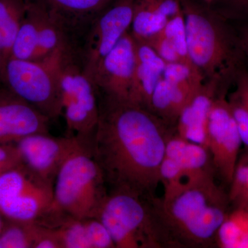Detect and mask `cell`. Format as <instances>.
<instances>
[{"label": "cell", "mask_w": 248, "mask_h": 248, "mask_svg": "<svg viewBox=\"0 0 248 248\" xmlns=\"http://www.w3.org/2000/svg\"><path fill=\"white\" fill-rule=\"evenodd\" d=\"M213 5L230 22L248 23V0H215Z\"/></svg>", "instance_id": "f1b7e54d"}, {"label": "cell", "mask_w": 248, "mask_h": 248, "mask_svg": "<svg viewBox=\"0 0 248 248\" xmlns=\"http://www.w3.org/2000/svg\"><path fill=\"white\" fill-rule=\"evenodd\" d=\"M230 87L231 85L224 84L220 88L210 109L207 127L208 149L216 177L228 187L243 144L227 99Z\"/></svg>", "instance_id": "9c48e42d"}, {"label": "cell", "mask_w": 248, "mask_h": 248, "mask_svg": "<svg viewBox=\"0 0 248 248\" xmlns=\"http://www.w3.org/2000/svg\"><path fill=\"white\" fill-rule=\"evenodd\" d=\"M172 248H215L229 208L228 191L216 178L188 183L153 199Z\"/></svg>", "instance_id": "7a4b0ae2"}, {"label": "cell", "mask_w": 248, "mask_h": 248, "mask_svg": "<svg viewBox=\"0 0 248 248\" xmlns=\"http://www.w3.org/2000/svg\"><path fill=\"white\" fill-rule=\"evenodd\" d=\"M53 184L23 164L1 173L0 214L12 221H45L53 207Z\"/></svg>", "instance_id": "52a82bcc"}, {"label": "cell", "mask_w": 248, "mask_h": 248, "mask_svg": "<svg viewBox=\"0 0 248 248\" xmlns=\"http://www.w3.org/2000/svg\"><path fill=\"white\" fill-rule=\"evenodd\" d=\"M203 1L204 3H205V4L212 6V5L213 4V3L215 2V0H203Z\"/></svg>", "instance_id": "836d02e7"}, {"label": "cell", "mask_w": 248, "mask_h": 248, "mask_svg": "<svg viewBox=\"0 0 248 248\" xmlns=\"http://www.w3.org/2000/svg\"><path fill=\"white\" fill-rule=\"evenodd\" d=\"M73 57L68 46L47 59L51 61L58 76L62 115L70 136L90 143L100 114L97 89Z\"/></svg>", "instance_id": "8992f818"}, {"label": "cell", "mask_w": 248, "mask_h": 248, "mask_svg": "<svg viewBox=\"0 0 248 248\" xmlns=\"http://www.w3.org/2000/svg\"><path fill=\"white\" fill-rule=\"evenodd\" d=\"M134 0H115L94 21L86 41L83 69L93 81L101 62L131 27Z\"/></svg>", "instance_id": "30bf717a"}, {"label": "cell", "mask_w": 248, "mask_h": 248, "mask_svg": "<svg viewBox=\"0 0 248 248\" xmlns=\"http://www.w3.org/2000/svg\"><path fill=\"white\" fill-rule=\"evenodd\" d=\"M26 1L27 11L15 41L11 58L35 60L42 9L37 3Z\"/></svg>", "instance_id": "ffe728a7"}, {"label": "cell", "mask_w": 248, "mask_h": 248, "mask_svg": "<svg viewBox=\"0 0 248 248\" xmlns=\"http://www.w3.org/2000/svg\"><path fill=\"white\" fill-rule=\"evenodd\" d=\"M182 11L180 0H134L130 32L135 40H146Z\"/></svg>", "instance_id": "e0dca14e"}, {"label": "cell", "mask_w": 248, "mask_h": 248, "mask_svg": "<svg viewBox=\"0 0 248 248\" xmlns=\"http://www.w3.org/2000/svg\"><path fill=\"white\" fill-rule=\"evenodd\" d=\"M180 1L191 61L205 81L231 83L236 72L246 66L234 26L210 5Z\"/></svg>", "instance_id": "3957f363"}, {"label": "cell", "mask_w": 248, "mask_h": 248, "mask_svg": "<svg viewBox=\"0 0 248 248\" xmlns=\"http://www.w3.org/2000/svg\"><path fill=\"white\" fill-rule=\"evenodd\" d=\"M162 31L164 35L172 42L185 64L191 68L197 69L189 56L186 37L185 18L183 11L174 17H171L162 29Z\"/></svg>", "instance_id": "d4e9b609"}, {"label": "cell", "mask_w": 248, "mask_h": 248, "mask_svg": "<svg viewBox=\"0 0 248 248\" xmlns=\"http://www.w3.org/2000/svg\"><path fill=\"white\" fill-rule=\"evenodd\" d=\"M50 119L9 89H0V144H15L36 133H48Z\"/></svg>", "instance_id": "4fadbf2b"}, {"label": "cell", "mask_w": 248, "mask_h": 248, "mask_svg": "<svg viewBox=\"0 0 248 248\" xmlns=\"http://www.w3.org/2000/svg\"><path fill=\"white\" fill-rule=\"evenodd\" d=\"M195 94L171 84L162 77L152 95L149 110L169 125L176 127L179 115Z\"/></svg>", "instance_id": "ac0fdd59"}, {"label": "cell", "mask_w": 248, "mask_h": 248, "mask_svg": "<svg viewBox=\"0 0 248 248\" xmlns=\"http://www.w3.org/2000/svg\"><path fill=\"white\" fill-rule=\"evenodd\" d=\"M227 99L238 130L245 146V151H248V107L242 96L235 89L227 94Z\"/></svg>", "instance_id": "4316f807"}, {"label": "cell", "mask_w": 248, "mask_h": 248, "mask_svg": "<svg viewBox=\"0 0 248 248\" xmlns=\"http://www.w3.org/2000/svg\"></svg>", "instance_id": "8d00e7d4"}, {"label": "cell", "mask_w": 248, "mask_h": 248, "mask_svg": "<svg viewBox=\"0 0 248 248\" xmlns=\"http://www.w3.org/2000/svg\"><path fill=\"white\" fill-rule=\"evenodd\" d=\"M166 64L151 46L135 40V68L129 102L149 110L152 95L162 78Z\"/></svg>", "instance_id": "9a60e30c"}, {"label": "cell", "mask_w": 248, "mask_h": 248, "mask_svg": "<svg viewBox=\"0 0 248 248\" xmlns=\"http://www.w3.org/2000/svg\"><path fill=\"white\" fill-rule=\"evenodd\" d=\"M0 76L7 89L50 120L62 115L58 76L49 59L34 61L10 58Z\"/></svg>", "instance_id": "ba28073f"}, {"label": "cell", "mask_w": 248, "mask_h": 248, "mask_svg": "<svg viewBox=\"0 0 248 248\" xmlns=\"http://www.w3.org/2000/svg\"><path fill=\"white\" fill-rule=\"evenodd\" d=\"M141 42H145L151 46L166 63H179L185 64L174 45L164 35L162 30Z\"/></svg>", "instance_id": "83f0119b"}, {"label": "cell", "mask_w": 248, "mask_h": 248, "mask_svg": "<svg viewBox=\"0 0 248 248\" xmlns=\"http://www.w3.org/2000/svg\"><path fill=\"white\" fill-rule=\"evenodd\" d=\"M153 198L125 191L108 192L97 218L110 232L116 248H172Z\"/></svg>", "instance_id": "5b68a950"}, {"label": "cell", "mask_w": 248, "mask_h": 248, "mask_svg": "<svg viewBox=\"0 0 248 248\" xmlns=\"http://www.w3.org/2000/svg\"><path fill=\"white\" fill-rule=\"evenodd\" d=\"M3 223H4V218L1 216V214H0V231H1V228H2Z\"/></svg>", "instance_id": "d590c367"}, {"label": "cell", "mask_w": 248, "mask_h": 248, "mask_svg": "<svg viewBox=\"0 0 248 248\" xmlns=\"http://www.w3.org/2000/svg\"><path fill=\"white\" fill-rule=\"evenodd\" d=\"M230 203L248 200V152L239 156L228 191Z\"/></svg>", "instance_id": "484cf974"}, {"label": "cell", "mask_w": 248, "mask_h": 248, "mask_svg": "<svg viewBox=\"0 0 248 248\" xmlns=\"http://www.w3.org/2000/svg\"><path fill=\"white\" fill-rule=\"evenodd\" d=\"M2 69H3L2 58H1V53H0V75H1V71H2Z\"/></svg>", "instance_id": "e575fe53"}, {"label": "cell", "mask_w": 248, "mask_h": 248, "mask_svg": "<svg viewBox=\"0 0 248 248\" xmlns=\"http://www.w3.org/2000/svg\"><path fill=\"white\" fill-rule=\"evenodd\" d=\"M23 165L45 180L53 183L72 155L89 143L75 136L56 138L48 133L29 135L15 143Z\"/></svg>", "instance_id": "8fae6325"}, {"label": "cell", "mask_w": 248, "mask_h": 248, "mask_svg": "<svg viewBox=\"0 0 248 248\" xmlns=\"http://www.w3.org/2000/svg\"><path fill=\"white\" fill-rule=\"evenodd\" d=\"M22 164L16 144H0V174Z\"/></svg>", "instance_id": "4dcf8cb0"}, {"label": "cell", "mask_w": 248, "mask_h": 248, "mask_svg": "<svg viewBox=\"0 0 248 248\" xmlns=\"http://www.w3.org/2000/svg\"><path fill=\"white\" fill-rule=\"evenodd\" d=\"M165 155L177 161L184 185L208 178H217L208 148L182 138L176 132L168 141Z\"/></svg>", "instance_id": "2e32d148"}, {"label": "cell", "mask_w": 248, "mask_h": 248, "mask_svg": "<svg viewBox=\"0 0 248 248\" xmlns=\"http://www.w3.org/2000/svg\"><path fill=\"white\" fill-rule=\"evenodd\" d=\"M41 6L42 12L38 46L34 61L45 60L69 46L64 32L66 27L56 16L50 14L44 6Z\"/></svg>", "instance_id": "603a6c76"}, {"label": "cell", "mask_w": 248, "mask_h": 248, "mask_svg": "<svg viewBox=\"0 0 248 248\" xmlns=\"http://www.w3.org/2000/svg\"><path fill=\"white\" fill-rule=\"evenodd\" d=\"M135 63V40L128 31L104 58L93 82L106 99L126 102L130 99Z\"/></svg>", "instance_id": "7c38bea8"}, {"label": "cell", "mask_w": 248, "mask_h": 248, "mask_svg": "<svg viewBox=\"0 0 248 248\" xmlns=\"http://www.w3.org/2000/svg\"><path fill=\"white\" fill-rule=\"evenodd\" d=\"M225 84L218 80L205 81L179 115L176 125L179 136L208 148L207 127L210 109L220 88Z\"/></svg>", "instance_id": "5bb4252c"}, {"label": "cell", "mask_w": 248, "mask_h": 248, "mask_svg": "<svg viewBox=\"0 0 248 248\" xmlns=\"http://www.w3.org/2000/svg\"><path fill=\"white\" fill-rule=\"evenodd\" d=\"M44 6L63 25L71 20L100 14L115 0H26Z\"/></svg>", "instance_id": "44dd1931"}, {"label": "cell", "mask_w": 248, "mask_h": 248, "mask_svg": "<svg viewBox=\"0 0 248 248\" xmlns=\"http://www.w3.org/2000/svg\"><path fill=\"white\" fill-rule=\"evenodd\" d=\"M234 28L237 32L240 45L244 54L245 65L248 69V23H236Z\"/></svg>", "instance_id": "d6a6232c"}, {"label": "cell", "mask_w": 248, "mask_h": 248, "mask_svg": "<svg viewBox=\"0 0 248 248\" xmlns=\"http://www.w3.org/2000/svg\"><path fill=\"white\" fill-rule=\"evenodd\" d=\"M232 85L242 96L248 107V69L246 66L241 67L236 72Z\"/></svg>", "instance_id": "1f68e13d"}, {"label": "cell", "mask_w": 248, "mask_h": 248, "mask_svg": "<svg viewBox=\"0 0 248 248\" xmlns=\"http://www.w3.org/2000/svg\"><path fill=\"white\" fill-rule=\"evenodd\" d=\"M217 248H248V200L230 205L217 232Z\"/></svg>", "instance_id": "d6986e66"}, {"label": "cell", "mask_w": 248, "mask_h": 248, "mask_svg": "<svg viewBox=\"0 0 248 248\" xmlns=\"http://www.w3.org/2000/svg\"><path fill=\"white\" fill-rule=\"evenodd\" d=\"M107 187L90 146L83 147L65 161L55 177L53 207L48 217L97 218L108 194Z\"/></svg>", "instance_id": "277c9868"}, {"label": "cell", "mask_w": 248, "mask_h": 248, "mask_svg": "<svg viewBox=\"0 0 248 248\" xmlns=\"http://www.w3.org/2000/svg\"><path fill=\"white\" fill-rule=\"evenodd\" d=\"M26 11V0H0V53L4 60L11 58Z\"/></svg>", "instance_id": "7402d4cb"}, {"label": "cell", "mask_w": 248, "mask_h": 248, "mask_svg": "<svg viewBox=\"0 0 248 248\" xmlns=\"http://www.w3.org/2000/svg\"><path fill=\"white\" fill-rule=\"evenodd\" d=\"M86 223L92 248H116L110 232L98 218L86 219Z\"/></svg>", "instance_id": "f546056e"}, {"label": "cell", "mask_w": 248, "mask_h": 248, "mask_svg": "<svg viewBox=\"0 0 248 248\" xmlns=\"http://www.w3.org/2000/svg\"><path fill=\"white\" fill-rule=\"evenodd\" d=\"M172 126L146 108L106 99L90 148L111 191L156 197Z\"/></svg>", "instance_id": "6da1fadb"}, {"label": "cell", "mask_w": 248, "mask_h": 248, "mask_svg": "<svg viewBox=\"0 0 248 248\" xmlns=\"http://www.w3.org/2000/svg\"><path fill=\"white\" fill-rule=\"evenodd\" d=\"M38 222L4 219L0 231V248H33Z\"/></svg>", "instance_id": "cb8c5ba5"}]
</instances>
